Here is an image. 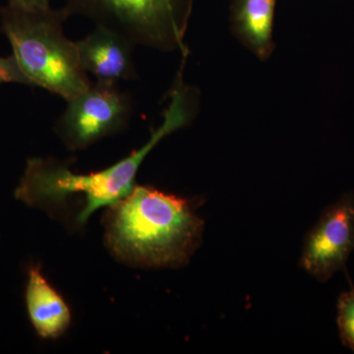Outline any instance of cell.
I'll return each instance as SVG.
<instances>
[{
  "label": "cell",
  "mask_w": 354,
  "mask_h": 354,
  "mask_svg": "<svg viewBox=\"0 0 354 354\" xmlns=\"http://www.w3.org/2000/svg\"><path fill=\"white\" fill-rule=\"evenodd\" d=\"M111 207L106 218V243L128 264L181 267L201 243L204 221L188 200L148 186H135Z\"/></svg>",
  "instance_id": "cell-2"
},
{
  "label": "cell",
  "mask_w": 354,
  "mask_h": 354,
  "mask_svg": "<svg viewBox=\"0 0 354 354\" xmlns=\"http://www.w3.org/2000/svg\"><path fill=\"white\" fill-rule=\"evenodd\" d=\"M337 328L342 344L354 353V288L344 291L337 299Z\"/></svg>",
  "instance_id": "cell-10"
},
{
  "label": "cell",
  "mask_w": 354,
  "mask_h": 354,
  "mask_svg": "<svg viewBox=\"0 0 354 354\" xmlns=\"http://www.w3.org/2000/svg\"><path fill=\"white\" fill-rule=\"evenodd\" d=\"M354 250V194L346 193L330 205L307 232L300 267L326 283L346 267Z\"/></svg>",
  "instance_id": "cell-6"
},
{
  "label": "cell",
  "mask_w": 354,
  "mask_h": 354,
  "mask_svg": "<svg viewBox=\"0 0 354 354\" xmlns=\"http://www.w3.org/2000/svg\"><path fill=\"white\" fill-rule=\"evenodd\" d=\"M76 44L84 70L97 81L118 83L136 78L135 44L118 32L97 26Z\"/></svg>",
  "instance_id": "cell-7"
},
{
  "label": "cell",
  "mask_w": 354,
  "mask_h": 354,
  "mask_svg": "<svg viewBox=\"0 0 354 354\" xmlns=\"http://www.w3.org/2000/svg\"><path fill=\"white\" fill-rule=\"evenodd\" d=\"M193 93L194 91L184 84L183 75L179 74L162 124L141 149L108 169L88 174H74L57 160L31 158L16 188L15 197L28 206L48 208L62 204L74 195H80L86 204L79 214L78 221L84 225L97 209L113 206L129 195L134 189L140 165L153 147L167 135L190 122L195 111Z\"/></svg>",
  "instance_id": "cell-1"
},
{
  "label": "cell",
  "mask_w": 354,
  "mask_h": 354,
  "mask_svg": "<svg viewBox=\"0 0 354 354\" xmlns=\"http://www.w3.org/2000/svg\"><path fill=\"white\" fill-rule=\"evenodd\" d=\"M131 114V99L118 83L97 81L67 102L55 128L65 145L81 150L120 131Z\"/></svg>",
  "instance_id": "cell-5"
},
{
  "label": "cell",
  "mask_w": 354,
  "mask_h": 354,
  "mask_svg": "<svg viewBox=\"0 0 354 354\" xmlns=\"http://www.w3.org/2000/svg\"><path fill=\"white\" fill-rule=\"evenodd\" d=\"M17 83L31 86L13 55L0 57V84Z\"/></svg>",
  "instance_id": "cell-11"
},
{
  "label": "cell",
  "mask_w": 354,
  "mask_h": 354,
  "mask_svg": "<svg viewBox=\"0 0 354 354\" xmlns=\"http://www.w3.org/2000/svg\"><path fill=\"white\" fill-rule=\"evenodd\" d=\"M51 0H8V3L28 8H43L50 6Z\"/></svg>",
  "instance_id": "cell-12"
},
{
  "label": "cell",
  "mask_w": 354,
  "mask_h": 354,
  "mask_svg": "<svg viewBox=\"0 0 354 354\" xmlns=\"http://www.w3.org/2000/svg\"><path fill=\"white\" fill-rule=\"evenodd\" d=\"M25 300L30 321L39 337L55 339L64 335L71 323V312L38 266L28 271Z\"/></svg>",
  "instance_id": "cell-8"
},
{
  "label": "cell",
  "mask_w": 354,
  "mask_h": 354,
  "mask_svg": "<svg viewBox=\"0 0 354 354\" xmlns=\"http://www.w3.org/2000/svg\"><path fill=\"white\" fill-rule=\"evenodd\" d=\"M276 0H234L232 21L237 36L260 58L272 50Z\"/></svg>",
  "instance_id": "cell-9"
},
{
  "label": "cell",
  "mask_w": 354,
  "mask_h": 354,
  "mask_svg": "<svg viewBox=\"0 0 354 354\" xmlns=\"http://www.w3.org/2000/svg\"><path fill=\"white\" fill-rule=\"evenodd\" d=\"M79 14L132 41L162 51L187 53L184 37L193 0H65Z\"/></svg>",
  "instance_id": "cell-4"
},
{
  "label": "cell",
  "mask_w": 354,
  "mask_h": 354,
  "mask_svg": "<svg viewBox=\"0 0 354 354\" xmlns=\"http://www.w3.org/2000/svg\"><path fill=\"white\" fill-rule=\"evenodd\" d=\"M70 15L65 7L28 8L7 3L0 8L1 31L31 86L66 102L92 84L81 64L76 41L64 34V23Z\"/></svg>",
  "instance_id": "cell-3"
}]
</instances>
